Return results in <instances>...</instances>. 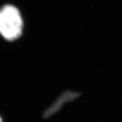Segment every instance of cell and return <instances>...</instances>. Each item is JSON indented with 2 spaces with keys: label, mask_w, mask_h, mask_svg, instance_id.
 Wrapping results in <instances>:
<instances>
[{
  "label": "cell",
  "mask_w": 122,
  "mask_h": 122,
  "mask_svg": "<svg viewBox=\"0 0 122 122\" xmlns=\"http://www.w3.org/2000/svg\"><path fill=\"white\" fill-rule=\"evenodd\" d=\"M24 31V20L15 6L7 4L0 7V36L8 42L19 39Z\"/></svg>",
  "instance_id": "obj_1"
},
{
  "label": "cell",
  "mask_w": 122,
  "mask_h": 122,
  "mask_svg": "<svg viewBox=\"0 0 122 122\" xmlns=\"http://www.w3.org/2000/svg\"><path fill=\"white\" fill-rule=\"evenodd\" d=\"M0 122H3V118L0 116Z\"/></svg>",
  "instance_id": "obj_2"
}]
</instances>
